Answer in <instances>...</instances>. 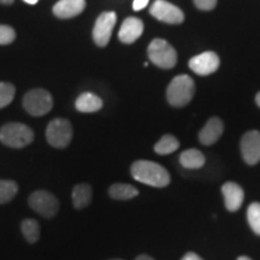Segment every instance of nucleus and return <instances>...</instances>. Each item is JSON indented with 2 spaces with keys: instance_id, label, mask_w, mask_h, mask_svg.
Wrapping results in <instances>:
<instances>
[{
  "instance_id": "nucleus-24",
  "label": "nucleus",
  "mask_w": 260,
  "mask_h": 260,
  "mask_svg": "<svg viewBox=\"0 0 260 260\" xmlns=\"http://www.w3.org/2000/svg\"><path fill=\"white\" fill-rule=\"evenodd\" d=\"M15 86L8 82H0V109L8 106L15 98Z\"/></svg>"
},
{
  "instance_id": "nucleus-28",
  "label": "nucleus",
  "mask_w": 260,
  "mask_h": 260,
  "mask_svg": "<svg viewBox=\"0 0 260 260\" xmlns=\"http://www.w3.org/2000/svg\"><path fill=\"white\" fill-rule=\"evenodd\" d=\"M181 260H203V258H200L199 255L195 254L193 252H188Z\"/></svg>"
},
{
  "instance_id": "nucleus-30",
  "label": "nucleus",
  "mask_w": 260,
  "mask_h": 260,
  "mask_svg": "<svg viewBox=\"0 0 260 260\" xmlns=\"http://www.w3.org/2000/svg\"><path fill=\"white\" fill-rule=\"evenodd\" d=\"M15 0H0V4H4V5H10L12 4Z\"/></svg>"
},
{
  "instance_id": "nucleus-20",
  "label": "nucleus",
  "mask_w": 260,
  "mask_h": 260,
  "mask_svg": "<svg viewBox=\"0 0 260 260\" xmlns=\"http://www.w3.org/2000/svg\"><path fill=\"white\" fill-rule=\"evenodd\" d=\"M21 232L29 243H35L40 239V224L32 218L24 219L21 223Z\"/></svg>"
},
{
  "instance_id": "nucleus-16",
  "label": "nucleus",
  "mask_w": 260,
  "mask_h": 260,
  "mask_svg": "<svg viewBox=\"0 0 260 260\" xmlns=\"http://www.w3.org/2000/svg\"><path fill=\"white\" fill-rule=\"evenodd\" d=\"M93 189L88 183L76 184L73 189V205L76 210H82L92 203Z\"/></svg>"
},
{
  "instance_id": "nucleus-31",
  "label": "nucleus",
  "mask_w": 260,
  "mask_h": 260,
  "mask_svg": "<svg viewBox=\"0 0 260 260\" xmlns=\"http://www.w3.org/2000/svg\"><path fill=\"white\" fill-rule=\"evenodd\" d=\"M23 2L28 3V4H31V5H34V4H37V3L39 2V0H23Z\"/></svg>"
},
{
  "instance_id": "nucleus-1",
  "label": "nucleus",
  "mask_w": 260,
  "mask_h": 260,
  "mask_svg": "<svg viewBox=\"0 0 260 260\" xmlns=\"http://www.w3.org/2000/svg\"><path fill=\"white\" fill-rule=\"evenodd\" d=\"M130 172L134 180L155 188L167 187L171 181L167 169L154 161L138 160L133 162Z\"/></svg>"
},
{
  "instance_id": "nucleus-29",
  "label": "nucleus",
  "mask_w": 260,
  "mask_h": 260,
  "mask_svg": "<svg viewBox=\"0 0 260 260\" xmlns=\"http://www.w3.org/2000/svg\"><path fill=\"white\" fill-rule=\"evenodd\" d=\"M135 260H154L153 258H151L149 255H146V254H142V255H139L138 258H136Z\"/></svg>"
},
{
  "instance_id": "nucleus-7",
  "label": "nucleus",
  "mask_w": 260,
  "mask_h": 260,
  "mask_svg": "<svg viewBox=\"0 0 260 260\" xmlns=\"http://www.w3.org/2000/svg\"><path fill=\"white\" fill-rule=\"evenodd\" d=\"M48 144L56 148H65L73 139V126L68 119L56 118L50 122L46 129Z\"/></svg>"
},
{
  "instance_id": "nucleus-5",
  "label": "nucleus",
  "mask_w": 260,
  "mask_h": 260,
  "mask_svg": "<svg viewBox=\"0 0 260 260\" xmlns=\"http://www.w3.org/2000/svg\"><path fill=\"white\" fill-rule=\"evenodd\" d=\"M23 107L29 115L40 117L51 111L53 107V99L47 90L31 89L23 98Z\"/></svg>"
},
{
  "instance_id": "nucleus-8",
  "label": "nucleus",
  "mask_w": 260,
  "mask_h": 260,
  "mask_svg": "<svg viewBox=\"0 0 260 260\" xmlns=\"http://www.w3.org/2000/svg\"><path fill=\"white\" fill-rule=\"evenodd\" d=\"M149 14L158 21L168 24H180L184 21L182 10L167 0H155L149 9Z\"/></svg>"
},
{
  "instance_id": "nucleus-9",
  "label": "nucleus",
  "mask_w": 260,
  "mask_h": 260,
  "mask_svg": "<svg viewBox=\"0 0 260 260\" xmlns=\"http://www.w3.org/2000/svg\"><path fill=\"white\" fill-rule=\"evenodd\" d=\"M117 22V15L113 11L103 12L96 19L93 28V39L100 47H105L111 39L112 30Z\"/></svg>"
},
{
  "instance_id": "nucleus-14",
  "label": "nucleus",
  "mask_w": 260,
  "mask_h": 260,
  "mask_svg": "<svg viewBox=\"0 0 260 260\" xmlns=\"http://www.w3.org/2000/svg\"><path fill=\"white\" fill-rule=\"evenodd\" d=\"M223 122L220 121L218 117H212L207 121L206 124L199 133V140L200 142L205 146L213 145L219 140L220 136L223 134Z\"/></svg>"
},
{
  "instance_id": "nucleus-34",
  "label": "nucleus",
  "mask_w": 260,
  "mask_h": 260,
  "mask_svg": "<svg viewBox=\"0 0 260 260\" xmlns=\"http://www.w3.org/2000/svg\"><path fill=\"white\" fill-rule=\"evenodd\" d=\"M112 260H121V259H112Z\"/></svg>"
},
{
  "instance_id": "nucleus-2",
  "label": "nucleus",
  "mask_w": 260,
  "mask_h": 260,
  "mask_svg": "<svg viewBox=\"0 0 260 260\" xmlns=\"http://www.w3.org/2000/svg\"><path fill=\"white\" fill-rule=\"evenodd\" d=\"M195 92L194 81L188 75H178L167 89V99L171 106L183 107L190 103Z\"/></svg>"
},
{
  "instance_id": "nucleus-27",
  "label": "nucleus",
  "mask_w": 260,
  "mask_h": 260,
  "mask_svg": "<svg viewBox=\"0 0 260 260\" xmlns=\"http://www.w3.org/2000/svg\"><path fill=\"white\" fill-rule=\"evenodd\" d=\"M149 0H134V3H133V9H134V11H140V10L145 9L146 6L148 5Z\"/></svg>"
},
{
  "instance_id": "nucleus-17",
  "label": "nucleus",
  "mask_w": 260,
  "mask_h": 260,
  "mask_svg": "<svg viewBox=\"0 0 260 260\" xmlns=\"http://www.w3.org/2000/svg\"><path fill=\"white\" fill-rule=\"evenodd\" d=\"M76 110L83 113H92L99 111L103 107V100L93 93H83L77 98L75 103Z\"/></svg>"
},
{
  "instance_id": "nucleus-12",
  "label": "nucleus",
  "mask_w": 260,
  "mask_h": 260,
  "mask_svg": "<svg viewBox=\"0 0 260 260\" xmlns=\"http://www.w3.org/2000/svg\"><path fill=\"white\" fill-rule=\"evenodd\" d=\"M222 193L226 210L230 212H236L241 207L245 198L242 188L236 182H225L222 187Z\"/></svg>"
},
{
  "instance_id": "nucleus-19",
  "label": "nucleus",
  "mask_w": 260,
  "mask_h": 260,
  "mask_svg": "<svg viewBox=\"0 0 260 260\" xmlns=\"http://www.w3.org/2000/svg\"><path fill=\"white\" fill-rule=\"evenodd\" d=\"M109 194L115 200H130L138 197V188L128 183H115L109 188Z\"/></svg>"
},
{
  "instance_id": "nucleus-21",
  "label": "nucleus",
  "mask_w": 260,
  "mask_h": 260,
  "mask_svg": "<svg viewBox=\"0 0 260 260\" xmlns=\"http://www.w3.org/2000/svg\"><path fill=\"white\" fill-rule=\"evenodd\" d=\"M180 147V142L178 140L170 134L164 135L162 138L154 146L155 153L160 155H167L170 153H174Z\"/></svg>"
},
{
  "instance_id": "nucleus-33",
  "label": "nucleus",
  "mask_w": 260,
  "mask_h": 260,
  "mask_svg": "<svg viewBox=\"0 0 260 260\" xmlns=\"http://www.w3.org/2000/svg\"><path fill=\"white\" fill-rule=\"evenodd\" d=\"M237 260H252V259L248 258V256H239Z\"/></svg>"
},
{
  "instance_id": "nucleus-32",
  "label": "nucleus",
  "mask_w": 260,
  "mask_h": 260,
  "mask_svg": "<svg viewBox=\"0 0 260 260\" xmlns=\"http://www.w3.org/2000/svg\"><path fill=\"white\" fill-rule=\"evenodd\" d=\"M255 102H256V105H258L259 107H260V92L256 94V96H255Z\"/></svg>"
},
{
  "instance_id": "nucleus-10",
  "label": "nucleus",
  "mask_w": 260,
  "mask_h": 260,
  "mask_svg": "<svg viewBox=\"0 0 260 260\" xmlns=\"http://www.w3.org/2000/svg\"><path fill=\"white\" fill-rule=\"evenodd\" d=\"M220 64L219 57L214 52L207 51L198 54L189 60L190 70L200 76H207L216 73Z\"/></svg>"
},
{
  "instance_id": "nucleus-11",
  "label": "nucleus",
  "mask_w": 260,
  "mask_h": 260,
  "mask_svg": "<svg viewBox=\"0 0 260 260\" xmlns=\"http://www.w3.org/2000/svg\"><path fill=\"white\" fill-rule=\"evenodd\" d=\"M242 158L248 165L260 161V133L256 130L246 133L241 140Z\"/></svg>"
},
{
  "instance_id": "nucleus-4",
  "label": "nucleus",
  "mask_w": 260,
  "mask_h": 260,
  "mask_svg": "<svg viewBox=\"0 0 260 260\" xmlns=\"http://www.w3.org/2000/svg\"><path fill=\"white\" fill-rule=\"evenodd\" d=\"M147 53L149 60L161 69H171L177 63V53L175 48L162 39H154L149 44Z\"/></svg>"
},
{
  "instance_id": "nucleus-13",
  "label": "nucleus",
  "mask_w": 260,
  "mask_h": 260,
  "mask_svg": "<svg viewBox=\"0 0 260 260\" xmlns=\"http://www.w3.org/2000/svg\"><path fill=\"white\" fill-rule=\"evenodd\" d=\"M144 23L140 18L128 17L124 19L119 29L118 38L123 44H133L141 37L144 32Z\"/></svg>"
},
{
  "instance_id": "nucleus-18",
  "label": "nucleus",
  "mask_w": 260,
  "mask_h": 260,
  "mask_svg": "<svg viewBox=\"0 0 260 260\" xmlns=\"http://www.w3.org/2000/svg\"><path fill=\"white\" fill-rule=\"evenodd\" d=\"M180 162L186 169H200L205 164V155L199 149L190 148L182 152L180 155Z\"/></svg>"
},
{
  "instance_id": "nucleus-6",
  "label": "nucleus",
  "mask_w": 260,
  "mask_h": 260,
  "mask_svg": "<svg viewBox=\"0 0 260 260\" xmlns=\"http://www.w3.org/2000/svg\"><path fill=\"white\" fill-rule=\"evenodd\" d=\"M29 206L44 218H53L59 211V200L47 190L34 191L28 199Z\"/></svg>"
},
{
  "instance_id": "nucleus-3",
  "label": "nucleus",
  "mask_w": 260,
  "mask_h": 260,
  "mask_svg": "<svg viewBox=\"0 0 260 260\" xmlns=\"http://www.w3.org/2000/svg\"><path fill=\"white\" fill-rule=\"evenodd\" d=\"M34 140V132L23 123H8L0 129V141L11 148H23Z\"/></svg>"
},
{
  "instance_id": "nucleus-15",
  "label": "nucleus",
  "mask_w": 260,
  "mask_h": 260,
  "mask_svg": "<svg viewBox=\"0 0 260 260\" xmlns=\"http://www.w3.org/2000/svg\"><path fill=\"white\" fill-rule=\"evenodd\" d=\"M86 9V0H59L53 6V14L58 18H71Z\"/></svg>"
},
{
  "instance_id": "nucleus-23",
  "label": "nucleus",
  "mask_w": 260,
  "mask_h": 260,
  "mask_svg": "<svg viewBox=\"0 0 260 260\" xmlns=\"http://www.w3.org/2000/svg\"><path fill=\"white\" fill-rule=\"evenodd\" d=\"M247 220L256 235H260V203H252L247 209Z\"/></svg>"
},
{
  "instance_id": "nucleus-26",
  "label": "nucleus",
  "mask_w": 260,
  "mask_h": 260,
  "mask_svg": "<svg viewBox=\"0 0 260 260\" xmlns=\"http://www.w3.org/2000/svg\"><path fill=\"white\" fill-rule=\"evenodd\" d=\"M195 6H197L199 10H203V11H210V10H213L216 8L217 2L218 0H193Z\"/></svg>"
},
{
  "instance_id": "nucleus-25",
  "label": "nucleus",
  "mask_w": 260,
  "mask_h": 260,
  "mask_svg": "<svg viewBox=\"0 0 260 260\" xmlns=\"http://www.w3.org/2000/svg\"><path fill=\"white\" fill-rule=\"evenodd\" d=\"M16 39L14 28L10 25H0V45H9Z\"/></svg>"
},
{
  "instance_id": "nucleus-22",
  "label": "nucleus",
  "mask_w": 260,
  "mask_h": 260,
  "mask_svg": "<svg viewBox=\"0 0 260 260\" xmlns=\"http://www.w3.org/2000/svg\"><path fill=\"white\" fill-rule=\"evenodd\" d=\"M18 193V184L11 180H0V205L8 204Z\"/></svg>"
}]
</instances>
